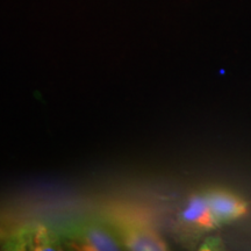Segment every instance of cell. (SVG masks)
Listing matches in <instances>:
<instances>
[{"instance_id": "1", "label": "cell", "mask_w": 251, "mask_h": 251, "mask_svg": "<svg viewBox=\"0 0 251 251\" xmlns=\"http://www.w3.org/2000/svg\"><path fill=\"white\" fill-rule=\"evenodd\" d=\"M105 221L120 240L122 248L131 251H163L168 244L153 227L151 220L141 209L114 207L106 214Z\"/></svg>"}, {"instance_id": "2", "label": "cell", "mask_w": 251, "mask_h": 251, "mask_svg": "<svg viewBox=\"0 0 251 251\" xmlns=\"http://www.w3.org/2000/svg\"><path fill=\"white\" fill-rule=\"evenodd\" d=\"M69 249L81 251L124 250L119 237L106 221L83 220L72 222L59 230Z\"/></svg>"}, {"instance_id": "3", "label": "cell", "mask_w": 251, "mask_h": 251, "mask_svg": "<svg viewBox=\"0 0 251 251\" xmlns=\"http://www.w3.org/2000/svg\"><path fill=\"white\" fill-rule=\"evenodd\" d=\"M63 238L59 230L42 222H26L8 231L2 249L15 251L62 250Z\"/></svg>"}, {"instance_id": "4", "label": "cell", "mask_w": 251, "mask_h": 251, "mask_svg": "<svg viewBox=\"0 0 251 251\" xmlns=\"http://www.w3.org/2000/svg\"><path fill=\"white\" fill-rule=\"evenodd\" d=\"M218 225L242 218L248 212V203L242 198L225 190H211L203 194Z\"/></svg>"}, {"instance_id": "5", "label": "cell", "mask_w": 251, "mask_h": 251, "mask_svg": "<svg viewBox=\"0 0 251 251\" xmlns=\"http://www.w3.org/2000/svg\"><path fill=\"white\" fill-rule=\"evenodd\" d=\"M180 220L184 226L198 231L211 230L219 226L203 194H192L188 198L180 213Z\"/></svg>"}, {"instance_id": "6", "label": "cell", "mask_w": 251, "mask_h": 251, "mask_svg": "<svg viewBox=\"0 0 251 251\" xmlns=\"http://www.w3.org/2000/svg\"><path fill=\"white\" fill-rule=\"evenodd\" d=\"M7 235H8L7 229L2 227V226H0V244H1V246L2 243H4V241L6 240V237H7Z\"/></svg>"}]
</instances>
